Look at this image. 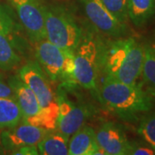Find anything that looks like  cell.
<instances>
[{"label":"cell","instance_id":"cell-1","mask_svg":"<svg viewBox=\"0 0 155 155\" xmlns=\"http://www.w3.org/2000/svg\"><path fill=\"white\" fill-rule=\"evenodd\" d=\"M144 61V45L133 37L104 41L101 56V72L125 84H137Z\"/></svg>","mask_w":155,"mask_h":155},{"label":"cell","instance_id":"cell-17","mask_svg":"<svg viewBox=\"0 0 155 155\" xmlns=\"http://www.w3.org/2000/svg\"><path fill=\"white\" fill-rule=\"evenodd\" d=\"M58 115H59V105L57 103L54 105L41 108V110L36 115L22 121L34 126L45 128L48 131H53L57 128Z\"/></svg>","mask_w":155,"mask_h":155},{"label":"cell","instance_id":"cell-2","mask_svg":"<svg viewBox=\"0 0 155 155\" xmlns=\"http://www.w3.org/2000/svg\"><path fill=\"white\" fill-rule=\"evenodd\" d=\"M101 103L126 122H135L153 108V98L137 84H125L104 77L98 88Z\"/></svg>","mask_w":155,"mask_h":155},{"label":"cell","instance_id":"cell-9","mask_svg":"<svg viewBox=\"0 0 155 155\" xmlns=\"http://www.w3.org/2000/svg\"><path fill=\"white\" fill-rule=\"evenodd\" d=\"M56 99L59 105L56 129L70 137L84 125L89 117V110L86 106L75 104L69 99L64 89L59 91Z\"/></svg>","mask_w":155,"mask_h":155},{"label":"cell","instance_id":"cell-4","mask_svg":"<svg viewBox=\"0 0 155 155\" xmlns=\"http://www.w3.org/2000/svg\"><path fill=\"white\" fill-rule=\"evenodd\" d=\"M35 56L49 80L60 82L64 89H71L77 84L74 51L63 49L45 39L35 43Z\"/></svg>","mask_w":155,"mask_h":155},{"label":"cell","instance_id":"cell-8","mask_svg":"<svg viewBox=\"0 0 155 155\" xmlns=\"http://www.w3.org/2000/svg\"><path fill=\"white\" fill-rule=\"evenodd\" d=\"M81 1L89 21L101 33L112 38H121L127 35V24L118 21L100 0Z\"/></svg>","mask_w":155,"mask_h":155},{"label":"cell","instance_id":"cell-16","mask_svg":"<svg viewBox=\"0 0 155 155\" xmlns=\"http://www.w3.org/2000/svg\"><path fill=\"white\" fill-rule=\"evenodd\" d=\"M22 120V111L15 98L0 97V130L13 127Z\"/></svg>","mask_w":155,"mask_h":155},{"label":"cell","instance_id":"cell-5","mask_svg":"<svg viewBox=\"0 0 155 155\" xmlns=\"http://www.w3.org/2000/svg\"><path fill=\"white\" fill-rule=\"evenodd\" d=\"M46 39L63 49L75 51L83 34L75 17L60 5L45 6Z\"/></svg>","mask_w":155,"mask_h":155},{"label":"cell","instance_id":"cell-11","mask_svg":"<svg viewBox=\"0 0 155 155\" xmlns=\"http://www.w3.org/2000/svg\"><path fill=\"white\" fill-rule=\"evenodd\" d=\"M100 148L107 155H128L129 145L121 126L113 122H106L96 132Z\"/></svg>","mask_w":155,"mask_h":155},{"label":"cell","instance_id":"cell-26","mask_svg":"<svg viewBox=\"0 0 155 155\" xmlns=\"http://www.w3.org/2000/svg\"><path fill=\"white\" fill-rule=\"evenodd\" d=\"M4 148H3V147H2V145H1V142H0V154H3V153H4Z\"/></svg>","mask_w":155,"mask_h":155},{"label":"cell","instance_id":"cell-21","mask_svg":"<svg viewBox=\"0 0 155 155\" xmlns=\"http://www.w3.org/2000/svg\"><path fill=\"white\" fill-rule=\"evenodd\" d=\"M118 21L126 23L127 16V0H100Z\"/></svg>","mask_w":155,"mask_h":155},{"label":"cell","instance_id":"cell-20","mask_svg":"<svg viewBox=\"0 0 155 155\" xmlns=\"http://www.w3.org/2000/svg\"><path fill=\"white\" fill-rule=\"evenodd\" d=\"M137 133L143 141L155 150V111L142 116Z\"/></svg>","mask_w":155,"mask_h":155},{"label":"cell","instance_id":"cell-23","mask_svg":"<svg viewBox=\"0 0 155 155\" xmlns=\"http://www.w3.org/2000/svg\"><path fill=\"white\" fill-rule=\"evenodd\" d=\"M12 29V21L10 17L0 6V31H3L6 35H10Z\"/></svg>","mask_w":155,"mask_h":155},{"label":"cell","instance_id":"cell-24","mask_svg":"<svg viewBox=\"0 0 155 155\" xmlns=\"http://www.w3.org/2000/svg\"><path fill=\"white\" fill-rule=\"evenodd\" d=\"M11 154L15 155H37L39 154L37 145L35 146H24L12 151Z\"/></svg>","mask_w":155,"mask_h":155},{"label":"cell","instance_id":"cell-14","mask_svg":"<svg viewBox=\"0 0 155 155\" xmlns=\"http://www.w3.org/2000/svg\"><path fill=\"white\" fill-rule=\"evenodd\" d=\"M69 138L57 129L49 131L37 144L39 154L67 155Z\"/></svg>","mask_w":155,"mask_h":155},{"label":"cell","instance_id":"cell-22","mask_svg":"<svg viewBox=\"0 0 155 155\" xmlns=\"http://www.w3.org/2000/svg\"><path fill=\"white\" fill-rule=\"evenodd\" d=\"M155 154V150L152 148L149 145L143 142L133 141L130 142L128 155H153Z\"/></svg>","mask_w":155,"mask_h":155},{"label":"cell","instance_id":"cell-15","mask_svg":"<svg viewBox=\"0 0 155 155\" xmlns=\"http://www.w3.org/2000/svg\"><path fill=\"white\" fill-rule=\"evenodd\" d=\"M155 0H127L128 19L136 27H142L154 17Z\"/></svg>","mask_w":155,"mask_h":155},{"label":"cell","instance_id":"cell-12","mask_svg":"<svg viewBox=\"0 0 155 155\" xmlns=\"http://www.w3.org/2000/svg\"><path fill=\"white\" fill-rule=\"evenodd\" d=\"M70 155H107L97 141L96 131L88 125H83L72 134L68 143Z\"/></svg>","mask_w":155,"mask_h":155},{"label":"cell","instance_id":"cell-18","mask_svg":"<svg viewBox=\"0 0 155 155\" xmlns=\"http://www.w3.org/2000/svg\"><path fill=\"white\" fill-rule=\"evenodd\" d=\"M21 62V58L16 53L9 35L0 31V69L11 71Z\"/></svg>","mask_w":155,"mask_h":155},{"label":"cell","instance_id":"cell-13","mask_svg":"<svg viewBox=\"0 0 155 155\" xmlns=\"http://www.w3.org/2000/svg\"><path fill=\"white\" fill-rule=\"evenodd\" d=\"M9 85L12 89L14 98L22 111V120L36 115L41 110L36 96L17 75L9 80Z\"/></svg>","mask_w":155,"mask_h":155},{"label":"cell","instance_id":"cell-19","mask_svg":"<svg viewBox=\"0 0 155 155\" xmlns=\"http://www.w3.org/2000/svg\"><path fill=\"white\" fill-rule=\"evenodd\" d=\"M144 83L155 91V46L144 45V61L141 71Z\"/></svg>","mask_w":155,"mask_h":155},{"label":"cell","instance_id":"cell-3","mask_svg":"<svg viewBox=\"0 0 155 155\" xmlns=\"http://www.w3.org/2000/svg\"><path fill=\"white\" fill-rule=\"evenodd\" d=\"M104 42V41L91 30L85 33L83 31L80 41L74 51L76 82L83 88L97 93Z\"/></svg>","mask_w":155,"mask_h":155},{"label":"cell","instance_id":"cell-10","mask_svg":"<svg viewBox=\"0 0 155 155\" xmlns=\"http://www.w3.org/2000/svg\"><path fill=\"white\" fill-rule=\"evenodd\" d=\"M49 131L21 121L0 133V142L5 151L12 152L24 146L37 145Z\"/></svg>","mask_w":155,"mask_h":155},{"label":"cell","instance_id":"cell-6","mask_svg":"<svg viewBox=\"0 0 155 155\" xmlns=\"http://www.w3.org/2000/svg\"><path fill=\"white\" fill-rule=\"evenodd\" d=\"M29 40L36 43L46 39L45 6L40 0H9Z\"/></svg>","mask_w":155,"mask_h":155},{"label":"cell","instance_id":"cell-7","mask_svg":"<svg viewBox=\"0 0 155 155\" xmlns=\"http://www.w3.org/2000/svg\"><path fill=\"white\" fill-rule=\"evenodd\" d=\"M17 77L35 93L41 108L58 103L50 84L49 78L37 61H29L24 64L18 70Z\"/></svg>","mask_w":155,"mask_h":155},{"label":"cell","instance_id":"cell-25","mask_svg":"<svg viewBox=\"0 0 155 155\" xmlns=\"http://www.w3.org/2000/svg\"><path fill=\"white\" fill-rule=\"evenodd\" d=\"M0 97H13L14 94L12 91V89L9 85V84H6L0 76Z\"/></svg>","mask_w":155,"mask_h":155}]
</instances>
